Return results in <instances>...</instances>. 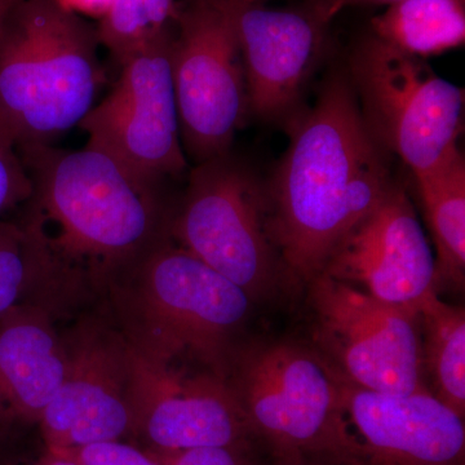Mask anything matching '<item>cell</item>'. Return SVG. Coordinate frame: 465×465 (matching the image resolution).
<instances>
[{
	"label": "cell",
	"instance_id": "cell-1",
	"mask_svg": "<svg viewBox=\"0 0 465 465\" xmlns=\"http://www.w3.org/2000/svg\"><path fill=\"white\" fill-rule=\"evenodd\" d=\"M393 183L353 85L333 75L316 106L291 122L289 149L268 194L283 275L307 286Z\"/></svg>",
	"mask_w": 465,
	"mask_h": 465
},
{
	"label": "cell",
	"instance_id": "cell-2",
	"mask_svg": "<svg viewBox=\"0 0 465 465\" xmlns=\"http://www.w3.org/2000/svg\"><path fill=\"white\" fill-rule=\"evenodd\" d=\"M33 193L24 222L47 243L76 284L103 290L170 238L162 185L100 150L18 148Z\"/></svg>",
	"mask_w": 465,
	"mask_h": 465
},
{
	"label": "cell",
	"instance_id": "cell-3",
	"mask_svg": "<svg viewBox=\"0 0 465 465\" xmlns=\"http://www.w3.org/2000/svg\"><path fill=\"white\" fill-rule=\"evenodd\" d=\"M103 290L137 353L226 379L253 304L237 284L168 238Z\"/></svg>",
	"mask_w": 465,
	"mask_h": 465
},
{
	"label": "cell",
	"instance_id": "cell-4",
	"mask_svg": "<svg viewBox=\"0 0 465 465\" xmlns=\"http://www.w3.org/2000/svg\"><path fill=\"white\" fill-rule=\"evenodd\" d=\"M97 27L57 0H21L0 27V124L17 149L82 124L105 84Z\"/></svg>",
	"mask_w": 465,
	"mask_h": 465
},
{
	"label": "cell",
	"instance_id": "cell-5",
	"mask_svg": "<svg viewBox=\"0 0 465 465\" xmlns=\"http://www.w3.org/2000/svg\"><path fill=\"white\" fill-rule=\"evenodd\" d=\"M226 381L269 454L331 455L358 463L341 379L313 348L284 341L241 345Z\"/></svg>",
	"mask_w": 465,
	"mask_h": 465
},
{
	"label": "cell",
	"instance_id": "cell-6",
	"mask_svg": "<svg viewBox=\"0 0 465 465\" xmlns=\"http://www.w3.org/2000/svg\"><path fill=\"white\" fill-rule=\"evenodd\" d=\"M170 238L253 302L271 296L284 277L269 226L268 194L231 153L193 168L171 216Z\"/></svg>",
	"mask_w": 465,
	"mask_h": 465
},
{
	"label": "cell",
	"instance_id": "cell-7",
	"mask_svg": "<svg viewBox=\"0 0 465 465\" xmlns=\"http://www.w3.org/2000/svg\"><path fill=\"white\" fill-rule=\"evenodd\" d=\"M351 70L370 134L414 176L433 170L459 148L463 88L437 75L424 58L371 34L351 54Z\"/></svg>",
	"mask_w": 465,
	"mask_h": 465
},
{
	"label": "cell",
	"instance_id": "cell-8",
	"mask_svg": "<svg viewBox=\"0 0 465 465\" xmlns=\"http://www.w3.org/2000/svg\"><path fill=\"white\" fill-rule=\"evenodd\" d=\"M171 73L183 152L195 162L231 153L249 114L246 75L228 0H183L173 16Z\"/></svg>",
	"mask_w": 465,
	"mask_h": 465
},
{
	"label": "cell",
	"instance_id": "cell-9",
	"mask_svg": "<svg viewBox=\"0 0 465 465\" xmlns=\"http://www.w3.org/2000/svg\"><path fill=\"white\" fill-rule=\"evenodd\" d=\"M314 351L342 381L381 393L430 391L418 312L387 304L326 274L307 284Z\"/></svg>",
	"mask_w": 465,
	"mask_h": 465
},
{
	"label": "cell",
	"instance_id": "cell-10",
	"mask_svg": "<svg viewBox=\"0 0 465 465\" xmlns=\"http://www.w3.org/2000/svg\"><path fill=\"white\" fill-rule=\"evenodd\" d=\"M173 34V24L124 60L114 88L79 124L87 146L157 183L188 167L171 73Z\"/></svg>",
	"mask_w": 465,
	"mask_h": 465
},
{
	"label": "cell",
	"instance_id": "cell-11",
	"mask_svg": "<svg viewBox=\"0 0 465 465\" xmlns=\"http://www.w3.org/2000/svg\"><path fill=\"white\" fill-rule=\"evenodd\" d=\"M133 437L163 455L258 442L223 376L162 363L130 345Z\"/></svg>",
	"mask_w": 465,
	"mask_h": 465
},
{
	"label": "cell",
	"instance_id": "cell-12",
	"mask_svg": "<svg viewBox=\"0 0 465 465\" xmlns=\"http://www.w3.org/2000/svg\"><path fill=\"white\" fill-rule=\"evenodd\" d=\"M65 378L43 412L45 450L133 437L130 344L113 322L85 318L65 336Z\"/></svg>",
	"mask_w": 465,
	"mask_h": 465
},
{
	"label": "cell",
	"instance_id": "cell-13",
	"mask_svg": "<svg viewBox=\"0 0 465 465\" xmlns=\"http://www.w3.org/2000/svg\"><path fill=\"white\" fill-rule=\"evenodd\" d=\"M320 274L418 312L425 296L437 291L436 260L401 186L393 183L378 206L339 241Z\"/></svg>",
	"mask_w": 465,
	"mask_h": 465
},
{
	"label": "cell",
	"instance_id": "cell-14",
	"mask_svg": "<svg viewBox=\"0 0 465 465\" xmlns=\"http://www.w3.org/2000/svg\"><path fill=\"white\" fill-rule=\"evenodd\" d=\"M360 465H465L464 419L430 391L362 390L341 379Z\"/></svg>",
	"mask_w": 465,
	"mask_h": 465
},
{
	"label": "cell",
	"instance_id": "cell-15",
	"mask_svg": "<svg viewBox=\"0 0 465 465\" xmlns=\"http://www.w3.org/2000/svg\"><path fill=\"white\" fill-rule=\"evenodd\" d=\"M243 60L250 113L274 119L293 108L323 45V24L311 11L228 0Z\"/></svg>",
	"mask_w": 465,
	"mask_h": 465
},
{
	"label": "cell",
	"instance_id": "cell-16",
	"mask_svg": "<svg viewBox=\"0 0 465 465\" xmlns=\"http://www.w3.org/2000/svg\"><path fill=\"white\" fill-rule=\"evenodd\" d=\"M54 305L25 304L0 316V430L38 424L65 378V338Z\"/></svg>",
	"mask_w": 465,
	"mask_h": 465
},
{
	"label": "cell",
	"instance_id": "cell-17",
	"mask_svg": "<svg viewBox=\"0 0 465 465\" xmlns=\"http://www.w3.org/2000/svg\"><path fill=\"white\" fill-rule=\"evenodd\" d=\"M415 177L434 246L436 286L463 290L465 281V161L460 149Z\"/></svg>",
	"mask_w": 465,
	"mask_h": 465
},
{
	"label": "cell",
	"instance_id": "cell-18",
	"mask_svg": "<svg viewBox=\"0 0 465 465\" xmlns=\"http://www.w3.org/2000/svg\"><path fill=\"white\" fill-rule=\"evenodd\" d=\"M75 286L35 228L0 219V316L20 305H54L56 290Z\"/></svg>",
	"mask_w": 465,
	"mask_h": 465
},
{
	"label": "cell",
	"instance_id": "cell-19",
	"mask_svg": "<svg viewBox=\"0 0 465 465\" xmlns=\"http://www.w3.org/2000/svg\"><path fill=\"white\" fill-rule=\"evenodd\" d=\"M421 367L430 394L465 418V312L433 291L418 308Z\"/></svg>",
	"mask_w": 465,
	"mask_h": 465
},
{
	"label": "cell",
	"instance_id": "cell-20",
	"mask_svg": "<svg viewBox=\"0 0 465 465\" xmlns=\"http://www.w3.org/2000/svg\"><path fill=\"white\" fill-rule=\"evenodd\" d=\"M372 34L415 57H430L465 42V0H405L372 18Z\"/></svg>",
	"mask_w": 465,
	"mask_h": 465
},
{
	"label": "cell",
	"instance_id": "cell-21",
	"mask_svg": "<svg viewBox=\"0 0 465 465\" xmlns=\"http://www.w3.org/2000/svg\"><path fill=\"white\" fill-rule=\"evenodd\" d=\"M174 0H113L97 26L100 45L121 65L173 24Z\"/></svg>",
	"mask_w": 465,
	"mask_h": 465
},
{
	"label": "cell",
	"instance_id": "cell-22",
	"mask_svg": "<svg viewBox=\"0 0 465 465\" xmlns=\"http://www.w3.org/2000/svg\"><path fill=\"white\" fill-rule=\"evenodd\" d=\"M33 186L16 143L0 124V219L32 197Z\"/></svg>",
	"mask_w": 465,
	"mask_h": 465
},
{
	"label": "cell",
	"instance_id": "cell-23",
	"mask_svg": "<svg viewBox=\"0 0 465 465\" xmlns=\"http://www.w3.org/2000/svg\"><path fill=\"white\" fill-rule=\"evenodd\" d=\"M153 455L164 465H269V452L259 442Z\"/></svg>",
	"mask_w": 465,
	"mask_h": 465
},
{
	"label": "cell",
	"instance_id": "cell-24",
	"mask_svg": "<svg viewBox=\"0 0 465 465\" xmlns=\"http://www.w3.org/2000/svg\"><path fill=\"white\" fill-rule=\"evenodd\" d=\"M52 452L65 455L79 465H164L152 452L124 440L92 443L78 449Z\"/></svg>",
	"mask_w": 465,
	"mask_h": 465
},
{
	"label": "cell",
	"instance_id": "cell-25",
	"mask_svg": "<svg viewBox=\"0 0 465 465\" xmlns=\"http://www.w3.org/2000/svg\"><path fill=\"white\" fill-rule=\"evenodd\" d=\"M401 2L405 0H312L308 8L327 25L336 15L341 14L342 9L353 7V5H385L390 7Z\"/></svg>",
	"mask_w": 465,
	"mask_h": 465
},
{
	"label": "cell",
	"instance_id": "cell-26",
	"mask_svg": "<svg viewBox=\"0 0 465 465\" xmlns=\"http://www.w3.org/2000/svg\"><path fill=\"white\" fill-rule=\"evenodd\" d=\"M269 465H358L349 459L318 454H269Z\"/></svg>",
	"mask_w": 465,
	"mask_h": 465
},
{
	"label": "cell",
	"instance_id": "cell-27",
	"mask_svg": "<svg viewBox=\"0 0 465 465\" xmlns=\"http://www.w3.org/2000/svg\"><path fill=\"white\" fill-rule=\"evenodd\" d=\"M113 0H57L61 7L76 15L101 18L108 11Z\"/></svg>",
	"mask_w": 465,
	"mask_h": 465
},
{
	"label": "cell",
	"instance_id": "cell-28",
	"mask_svg": "<svg viewBox=\"0 0 465 465\" xmlns=\"http://www.w3.org/2000/svg\"><path fill=\"white\" fill-rule=\"evenodd\" d=\"M27 465H79L72 459L65 457V455L56 454V452L48 451L45 450V455L38 460L34 461L33 464Z\"/></svg>",
	"mask_w": 465,
	"mask_h": 465
},
{
	"label": "cell",
	"instance_id": "cell-29",
	"mask_svg": "<svg viewBox=\"0 0 465 465\" xmlns=\"http://www.w3.org/2000/svg\"><path fill=\"white\" fill-rule=\"evenodd\" d=\"M20 2L21 0H0V27H2L5 18H7L9 12Z\"/></svg>",
	"mask_w": 465,
	"mask_h": 465
},
{
	"label": "cell",
	"instance_id": "cell-30",
	"mask_svg": "<svg viewBox=\"0 0 465 465\" xmlns=\"http://www.w3.org/2000/svg\"><path fill=\"white\" fill-rule=\"evenodd\" d=\"M242 2H259V0H242Z\"/></svg>",
	"mask_w": 465,
	"mask_h": 465
}]
</instances>
